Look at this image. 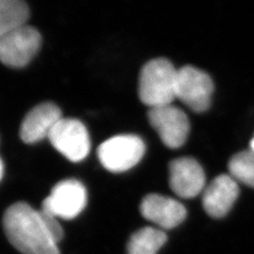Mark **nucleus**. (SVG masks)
<instances>
[{
  "label": "nucleus",
  "instance_id": "obj_6",
  "mask_svg": "<svg viewBox=\"0 0 254 254\" xmlns=\"http://www.w3.org/2000/svg\"><path fill=\"white\" fill-rule=\"evenodd\" d=\"M48 139L58 152L72 162L84 160L90 152L88 130L76 119L62 118Z\"/></svg>",
  "mask_w": 254,
  "mask_h": 254
},
{
  "label": "nucleus",
  "instance_id": "obj_7",
  "mask_svg": "<svg viewBox=\"0 0 254 254\" xmlns=\"http://www.w3.org/2000/svg\"><path fill=\"white\" fill-rule=\"evenodd\" d=\"M87 203L85 187L75 179L59 182L51 194L42 203L45 212L52 214L59 219H73L83 212Z\"/></svg>",
  "mask_w": 254,
  "mask_h": 254
},
{
  "label": "nucleus",
  "instance_id": "obj_2",
  "mask_svg": "<svg viewBox=\"0 0 254 254\" xmlns=\"http://www.w3.org/2000/svg\"><path fill=\"white\" fill-rule=\"evenodd\" d=\"M177 71L166 59H155L142 67L139 77V98L150 108L172 105L176 99Z\"/></svg>",
  "mask_w": 254,
  "mask_h": 254
},
{
  "label": "nucleus",
  "instance_id": "obj_4",
  "mask_svg": "<svg viewBox=\"0 0 254 254\" xmlns=\"http://www.w3.org/2000/svg\"><path fill=\"white\" fill-rule=\"evenodd\" d=\"M42 44L39 32L27 25L15 28L0 38V62L12 68H22L33 60Z\"/></svg>",
  "mask_w": 254,
  "mask_h": 254
},
{
  "label": "nucleus",
  "instance_id": "obj_17",
  "mask_svg": "<svg viewBox=\"0 0 254 254\" xmlns=\"http://www.w3.org/2000/svg\"><path fill=\"white\" fill-rule=\"evenodd\" d=\"M250 148L254 150V138L251 140V143H250Z\"/></svg>",
  "mask_w": 254,
  "mask_h": 254
},
{
  "label": "nucleus",
  "instance_id": "obj_10",
  "mask_svg": "<svg viewBox=\"0 0 254 254\" xmlns=\"http://www.w3.org/2000/svg\"><path fill=\"white\" fill-rule=\"evenodd\" d=\"M142 216L162 229L178 227L187 217V209L179 201L159 194H149L140 205Z\"/></svg>",
  "mask_w": 254,
  "mask_h": 254
},
{
  "label": "nucleus",
  "instance_id": "obj_3",
  "mask_svg": "<svg viewBox=\"0 0 254 254\" xmlns=\"http://www.w3.org/2000/svg\"><path fill=\"white\" fill-rule=\"evenodd\" d=\"M145 153L143 140L134 134H119L98 148L101 164L111 173H123L137 165Z\"/></svg>",
  "mask_w": 254,
  "mask_h": 254
},
{
  "label": "nucleus",
  "instance_id": "obj_12",
  "mask_svg": "<svg viewBox=\"0 0 254 254\" xmlns=\"http://www.w3.org/2000/svg\"><path fill=\"white\" fill-rule=\"evenodd\" d=\"M62 111L53 103H42L31 109L20 125V138L28 144L48 138L53 127L61 120Z\"/></svg>",
  "mask_w": 254,
  "mask_h": 254
},
{
  "label": "nucleus",
  "instance_id": "obj_8",
  "mask_svg": "<svg viewBox=\"0 0 254 254\" xmlns=\"http://www.w3.org/2000/svg\"><path fill=\"white\" fill-rule=\"evenodd\" d=\"M148 121L165 146L178 148L186 143L190 132L187 115L176 106L166 105L150 108Z\"/></svg>",
  "mask_w": 254,
  "mask_h": 254
},
{
  "label": "nucleus",
  "instance_id": "obj_16",
  "mask_svg": "<svg viewBox=\"0 0 254 254\" xmlns=\"http://www.w3.org/2000/svg\"><path fill=\"white\" fill-rule=\"evenodd\" d=\"M2 174H3V163L1 161V159H0V180L2 178Z\"/></svg>",
  "mask_w": 254,
  "mask_h": 254
},
{
  "label": "nucleus",
  "instance_id": "obj_1",
  "mask_svg": "<svg viewBox=\"0 0 254 254\" xmlns=\"http://www.w3.org/2000/svg\"><path fill=\"white\" fill-rule=\"evenodd\" d=\"M3 229L7 240L22 254H61L41 212L27 202L9 206L3 215Z\"/></svg>",
  "mask_w": 254,
  "mask_h": 254
},
{
  "label": "nucleus",
  "instance_id": "obj_11",
  "mask_svg": "<svg viewBox=\"0 0 254 254\" xmlns=\"http://www.w3.org/2000/svg\"><path fill=\"white\" fill-rule=\"evenodd\" d=\"M240 188L237 181L230 175H220L205 188L202 205L205 212L213 218H222L232 209L236 201Z\"/></svg>",
  "mask_w": 254,
  "mask_h": 254
},
{
  "label": "nucleus",
  "instance_id": "obj_5",
  "mask_svg": "<svg viewBox=\"0 0 254 254\" xmlns=\"http://www.w3.org/2000/svg\"><path fill=\"white\" fill-rule=\"evenodd\" d=\"M214 91L212 78L204 71L185 66L177 71L176 99L195 113H203L211 105Z\"/></svg>",
  "mask_w": 254,
  "mask_h": 254
},
{
  "label": "nucleus",
  "instance_id": "obj_15",
  "mask_svg": "<svg viewBox=\"0 0 254 254\" xmlns=\"http://www.w3.org/2000/svg\"><path fill=\"white\" fill-rule=\"evenodd\" d=\"M230 176L254 189V150H244L229 161Z\"/></svg>",
  "mask_w": 254,
  "mask_h": 254
},
{
  "label": "nucleus",
  "instance_id": "obj_9",
  "mask_svg": "<svg viewBox=\"0 0 254 254\" xmlns=\"http://www.w3.org/2000/svg\"><path fill=\"white\" fill-rule=\"evenodd\" d=\"M170 187L181 198H193L200 194L205 185L201 165L190 157L175 159L170 163Z\"/></svg>",
  "mask_w": 254,
  "mask_h": 254
},
{
  "label": "nucleus",
  "instance_id": "obj_14",
  "mask_svg": "<svg viewBox=\"0 0 254 254\" xmlns=\"http://www.w3.org/2000/svg\"><path fill=\"white\" fill-rule=\"evenodd\" d=\"M29 7L21 0H0V38L11 30L26 25Z\"/></svg>",
  "mask_w": 254,
  "mask_h": 254
},
{
  "label": "nucleus",
  "instance_id": "obj_13",
  "mask_svg": "<svg viewBox=\"0 0 254 254\" xmlns=\"http://www.w3.org/2000/svg\"><path fill=\"white\" fill-rule=\"evenodd\" d=\"M166 241L168 236L162 230L142 228L130 236L127 244V254H157Z\"/></svg>",
  "mask_w": 254,
  "mask_h": 254
}]
</instances>
